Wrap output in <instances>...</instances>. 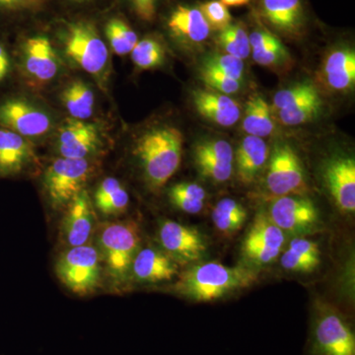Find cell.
<instances>
[{"label": "cell", "mask_w": 355, "mask_h": 355, "mask_svg": "<svg viewBox=\"0 0 355 355\" xmlns=\"http://www.w3.org/2000/svg\"><path fill=\"white\" fill-rule=\"evenodd\" d=\"M183 144V133L170 125L151 128L137 139L135 153L153 190L165 186L179 169Z\"/></svg>", "instance_id": "6da1fadb"}, {"label": "cell", "mask_w": 355, "mask_h": 355, "mask_svg": "<svg viewBox=\"0 0 355 355\" xmlns=\"http://www.w3.org/2000/svg\"><path fill=\"white\" fill-rule=\"evenodd\" d=\"M257 273L245 266H228L218 263H200L182 275L177 291L197 302L216 300L253 284Z\"/></svg>", "instance_id": "7a4b0ae2"}, {"label": "cell", "mask_w": 355, "mask_h": 355, "mask_svg": "<svg viewBox=\"0 0 355 355\" xmlns=\"http://www.w3.org/2000/svg\"><path fill=\"white\" fill-rule=\"evenodd\" d=\"M139 244V230L135 222L103 224L98 235V251L112 279L118 282L127 279Z\"/></svg>", "instance_id": "3957f363"}, {"label": "cell", "mask_w": 355, "mask_h": 355, "mask_svg": "<svg viewBox=\"0 0 355 355\" xmlns=\"http://www.w3.org/2000/svg\"><path fill=\"white\" fill-rule=\"evenodd\" d=\"M67 57L92 76H101L109 62V51L93 23L67 22L62 34Z\"/></svg>", "instance_id": "277c9868"}, {"label": "cell", "mask_w": 355, "mask_h": 355, "mask_svg": "<svg viewBox=\"0 0 355 355\" xmlns=\"http://www.w3.org/2000/svg\"><path fill=\"white\" fill-rule=\"evenodd\" d=\"M101 256L92 245L71 247L60 254L55 265L58 279L78 295L94 291L101 279Z\"/></svg>", "instance_id": "5b68a950"}, {"label": "cell", "mask_w": 355, "mask_h": 355, "mask_svg": "<svg viewBox=\"0 0 355 355\" xmlns=\"http://www.w3.org/2000/svg\"><path fill=\"white\" fill-rule=\"evenodd\" d=\"M92 166L87 159H55L44 172V187L55 209L67 207L84 190Z\"/></svg>", "instance_id": "8992f818"}, {"label": "cell", "mask_w": 355, "mask_h": 355, "mask_svg": "<svg viewBox=\"0 0 355 355\" xmlns=\"http://www.w3.org/2000/svg\"><path fill=\"white\" fill-rule=\"evenodd\" d=\"M308 355H355V335L349 322L335 311H319L313 320Z\"/></svg>", "instance_id": "52a82bcc"}, {"label": "cell", "mask_w": 355, "mask_h": 355, "mask_svg": "<svg viewBox=\"0 0 355 355\" xmlns=\"http://www.w3.org/2000/svg\"><path fill=\"white\" fill-rule=\"evenodd\" d=\"M266 188L275 197L303 196L308 191L300 159L289 144L275 147L266 174Z\"/></svg>", "instance_id": "ba28073f"}, {"label": "cell", "mask_w": 355, "mask_h": 355, "mask_svg": "<svg viewBox=\"0 0 355 355\" xmlns=\"http://www.w3.org/2000/svg\"><path fill=\"white\" fill-rule=\"evenodd\" d=\"M51 125V116L27 100L15 96L0 99V127L32 139L43 137Z\"/></svg>", "instance_id": "9c48e42d"}, {"label": "cell", "mask_w": 355, "mask_h": 355, "mask_svg": "<svg viewBox=\"0 0 355 355\" xmlns=\"http://www.w3.org/2000/svg\"><path fill=\"white\" fill-rule=\"evenodd\" d=\"M286 242V234L265 214L256 216L243 243L245 258L254 265L272 263L279 257Z\"/></svg>", "instance_id": "30bf717a"}, {"label": "cell", "mask_w": 355, "mask_h": 355, "mask_svg": "<svg viewBox=\"0 0 355 355\" xmlns=\"http://www.w3.org/2000/svg\"><path fill=\"white\" fill-rule=\"evenodd\" d=\"M258 16L268 30L288 38L302 36L307 26L304 0H259Z\"/></svg>", "instance_id": "8fae6325"}, {"label": "cell", "mask_w": 355, "mask_h": 355, "mask_svg": "<svg viewBox=\"0 0 355 355\" xmlns=\"http://www.w3.org/2000/svg\"><path fill=\"white\" fill-rule=\"evenodd\" d=\"M158 238L165 253L183 265L200 260L207 251L202 234L195 228L178 222H163L159 227Z\"/></svg>", "instance_id": "7c38bea8"}, {"label": "cell", "mask_w": 355, "mask_h": 355, "mask_svg": "<svg viewBox=\"0 0 355 355\" xmlns=\"http://www.w3.org/2000/svg\"><path fill=\"white\" fill-rule=\"evenodd\" d=\"M21 67L26 76L38 83L53 80L60 69V62L50 39L36 35L20 46Z\"/></svg>", "instance_id": "4fadbf2b"}, {"label": "cell", "mask_w": 355, "mask_h": 355, "mask_svg": "<svg viewBox=\"0 0 355 355\" xmlns=\"http://www.w3.org/2000/svg\"><path fill=\"white\" fill-rule=\"evenodd\" d=\"M268 217L282 229L292 233L311 230L319 222V212L315 203L303 196H284L270 205Z\"/></svg>", "instance_id": "5bb4252c"}, {"label": "cell", "mask_w": 355, "mask_h": 355, "mask_svg": "<svg viewBox=\"0 0 355 355\" xmlns=\"http://www.w3.org/2000/svg\"><path fill=\"white\" fill-rule=\"evenodd\" d=\"M101 146L99 132L93 123L67 119L62 123L58 137V149L64 158L86 159Z\"/></svg>", "instance_id": "9a60e30c"}, {"label": "cell", "mask_w": 355, "mask_h": 355, "mask_svg": "<svg viewBox=\"0 0 355 355\" xmlns=\"http://www.w3.org/2000/svg\"><path fill=\"white\" fill-rule=\"evenodd\" d=\"M324 179L338 209L355 211V161L347 156L331 159L324 168Z\"/></svg>", "instance_id": "2e32d148"}, {"label": "cell", "mask_w": 355, "mask_h": 355, "mask_svg": "<svg viewBox=\"0 0 355 355\" xmlns=\"http://www.w3.org/2000/svg\"><path fill=\"white\" fill-rule=\"evenodd\" d=\"M95 216L87 191H81L67 207L62 222V237L70 248L83 246L94 231Z\"/></svg>", "instance_id": "e0dca14e"}, {"label": "cell", "mask_w": 355, "mask_h": 355, "mask_svg": "<svg viewBox=\"0 0 355 355\" xmlns=\"http://www.w3.org/2000/svg\"><path fill=\"white\" fill-rule=\"evenodd\" d=\"M29 139L0 127V178L17 176L34 161Z\"/></svg>", "instance_id": "ac0fdd59"}, {"label": "cell", "mask_w": 355, "mask_h": 355, "mask_svg": "<svg viewBox=\"0 0 355 355\" xmlns=\"http://www.w3.org/2000/svg\"><path fill=\"white\" fill-rule=\"evenodd\" d=\"M167 28L175 39L188 44H200L209 39L211 29L198 7L178 6L167 19Z\"/></svg>", "instance_id": "d6986e66"}, {"label": "cell", "mask_w": 355, "mask_h": 355, "mask_svg": "<svg viewBox=\"0 0 355 355\" xmlns=\"http://www.w3.org/2000/svg\"><path fill=\"white\" fill-rule=\"evenodd\" d=\"M193 102L200 116L221 127H232L241 116V109L234 99L214 91H193Z\"/></svg>", "instance_id": "ffe728a7"}, {"label": "cell", "mask_w": 355, "mask_h": 355, "mask_svg": "<svg viewBox=\"0 0 355 355\" xmlns=\"http://www.w3.org/2000/svg\"><path fill=\"white\" fill-rule=\"evenodd\" d=\"M130 272L140 282H165L177 275L178 266L165 252L146 248L137 252Z\"/></svg>", "instance_id": "44dd1931"}, {"label": "cell", "mask_w": 355, "mask_h": 355, "mask_svg": "<svg viewBox=\"0 0 355 355\" xmlns=\"http://www.w3.org/2000/svg\"><path fill=\"white\" fill-rule=\"evenodd\" d=\"M323 79L327 86L335 91H349L355 84V53L350 48L331 51L324 60Z\"/></svg>", "instance_id": "7402d4cb"}, {"label": "cell", "mask_w": 355, "mask_h": 355, "mask_svg": "<svg viewBox=\"0 0 355 355\" xmlns=\"http://www.w3.org/2000/svg\"><path fill=\"white\" fill-rule=\"evenodd\" d=\"M237 177L243 184H252L268 159V147L261 137L248 135L236 150Z\"/></svg>", "instance_id": "603a6c76"}, {"label": "cell", "mask_w": 355, "mask_h": 355, "mask_svg": "<svg viewBox=\"0 0 355 355\" xmlns=\"http://www.w3.org/2000/svg\"><path fill=\"white\" fill-rule=\"evenodd\" d=\"M249 37L251 53L257 64L266 67H282L291 62L286 46L268 28L258 26Z\"/></svg>", "instance_id": "cb8c5ba5"}, {"label": "cell", "mask_w": 355, "mask_h": 355, "mask_svg": "<svg viewBox=\"0 0 355 355\" xmlns=\"http://www.w3.org/2000/svg\"><path fill=\"white\" fill-rule=\"evenodd\" d=\"M280 261L289 272H311L321 263V251L317 243L307 239H294Z\"/></svg>", "instance_id": "d4e9b609"}, {"label": "cell", "mask_w": 355, "mask_h": 355, "mask_svg": "<svg viewBox=\"0 0 355 355\" xmlns=\"http://www.w3.org/2000/svg\"><path fill=\"white\" fill-rule=\"evenodd\" d=\"M275 121L270 105L263 96L253 95L247 101L245 108L243 130L252 137H268L275 130Z\"/></svg>", "instance_id": "484cf974"}, {"label": "cell", "mask_w": 355, "mask_h": 355, "mask_svg": "<svg viewBox=\"0 0 355 355\" xmlns=\"http://www.w3.org/2000/svg\"><path fill=\"white\" fill-rule=\"evenodd\" d=\"M96 207L105 216H116L128 209L130 196L116 178L103 180L94 195Z\"/></svg>", "instance_id": "4316f807"}, {"label": "cell", "mask_w": 355, "mask_h": 355, "mask_svg": "<svg viewBox=\"0 0 355 355\" xmlns=\"http://www.w3.org/2000/svg\"><path fill=\"white\" fill-rule=\"evenodd\" d=\"M62 101L71 118L85 121L94 112L95 96L83 81H73L62 93Z\"/></svg>", "instance_id": "83f0119b"}, {"label": "cell", "mask_w": 355, "mask_h": 355, "mask_svg": "<svg viewBox=\"0 0 355 355\" xmlns=\"http://www.w3.org/2000/svg\"><path fill=\"white\" fill-rule=\"evenodd\" d=\"M246 219V209L232 198H223L212 210L214 226L224 234H234L243 227Z\"/></svg>", "instance_id": "f1b7e54d"}, {"label": "cell", "mask_w": 355, "mask_h": 355, "mask_svg": "<svg viewBox=\"0 0 355 355\" xmlns=\"http://www.w3.org/2000/svg\"><path fill=\"white\" fill-rule=\"evenodd\" d=\"M216 43L224 53L239 60H245L251 55L249 34L242 23H231L227 28L218 32Z\"/></svg>", "instance_id": "f546056e"}, {"label": "cell", "mask_w": 355, "mask_h": 355, "mask_svg": "<svg viewBox=\"0 0 355 355\" xmlns=\"http://www.w3.org/2000/svg\"><path fill=\"white\" fill-rule=\"evenodd\" d=\"M169 198L177 209L186 214H197L205 207L207 193L197 184L181 183L170 188Z\"/></svg>", "instance_id": "4dcf8cb0"}, {"label": "cell", "mask_w": 355, "mask_h": 355, "mask_svg": "<svg viewBox=\"0 0 355 355\" xmlns=\"http://www.w3.org/2000/svg\"><path fill=\"white\" fill-rule=\"evenodd\" d=\"M105 34L114 53L125 55L132 53L139 37L135 30L121 18L114 17L105 25Z\"/></svg>", "instance_id": "1f68e13d"}, {"label": "cell", "mask_w": 355, "mask_h": 355, "mask_svg": "<svg viewBox=\"0 0 355 355\" xmlns=\"http://www.w3.org/2000/svg\"><path fill=\"white\" fill-rule=\"evenodd\" d=\"M318 98H321V96L314 84L306 83V81L296 83L291 87L282 89L275 94L273 99V109L275 112L280 110L293 109Z\"/></svg>", "instance_id": "d6a6232c"}, {"label": "cell", "mask_w": 355, "mask_h": 355, "mask_svg": "<svg viewBox=\"0 0 355 355\" xmlns=\"http://www.w3.org/2000/svg\"><path fill=\"white\" fill-rule=\"evenodd\" d=\"M132 60L140 69H153L163 64L165 49L154 38H146L137 42L132 51Z\"/></svg>", "instance_id": "836d02e7"}, {"label": "cell", "mask_w": 355, "mask_h": 355, "mask_svg": "<svg viewBox=\"0 0 355 355\" xmlns=\"http://www.w3.org/2000/svg\"><path fill=\"white\" fill-rule=\"evenodd\" d=\"M48 0H0V22L36 15L46 8Z\"/></svg>", "instance_id": "e575fe53"}, {"label": "cell", "mask_w": 355, "mask_h": 355, "mask_svg": "<svg viewBox=\"0 0 355 355\" xmlns=\"http://www.w3.org/2000/svg\"><path fill=\"white\" fill-rule=\"evenodd\" d=\"M322 106H323V101L321 98H318V99L305 103L296 108L280 110L277 112V116L280 123L284 125L295 127V125H303V123H308L316 118L321 112Z\"/></svg>", "instance_id": "d590c367"}, {"label": "cell", "mask_w": 355, "mask_h": 355, "mask_svg": "<svg viewBox=\"0 0 355 355\" xmlns=\"http://www.w3.org/2000/svg\"><path fill=\"white\" fill-rule=\"evenodd\" d=\"M195 162L200 175L216 182V183L227 182L232 176L233 164L221 162V161L209 157L205 154L196 153V151Z\"/></svg>", "instance_id": "8d00e7d4"}, {"label": "cell", "mask_w": 355, "mask_h": 355, "mask_svg": "<svg viewBox=\"0 0 355 355\" xmlns=\"http://www.w3.org/2000/svg\"><path fill=\"white\" fill-rule=\"evenodd\" d=\"M200 77L207 87L214 92L224 95L235 94L241 88V83L231 78L217 69L202 64Z\"/></svg>", "instance_id": "74e56055"}, {"label": "cell", "mask_w": 355, "mask_h": 355, "mask_svg": "<svg viewBox=\"0 0 355 355\" xmlns=\"http://www.w3.org/2000/svg\"><path fill=\"white\" fill-rule=\"evenodd\" d=\"M198 8L209 23L210 29L214 31L220 32L232 23V16L229 12L228 7L224 6L220 0L203 2Z\"/></svg>", "instance_id": "f35d334b"}, {"label": "cell", "mask_w": 355, "mask_h": 355, "mask_svg": "<svg viewBox=\"0 0 355 355\" xmlns=\"http://www.w3.org/2000/svg\"><path fill=\"white\" fill-rule=\"evenodd\" d=\"M203 64L217 69L240 83L244 78V62L242 60L227 53H216V55H209Z\"/></svg>", "instance_id": "ab89813d"}, {"label": "cell", "mask_w": 355, "mask_h": 355, "mask_svg": "<svg viewBox=\"0 0 355 355\" xmlns=\"http://www.w3.org/2000/svg\"><path fill=\"white\" fill-rule=\"evenodd\" d=\"M195 151L229 164H233L234 161V151L232 146L223 139L200 142L196 146Z\"/></svg>", "instance_id": "60d3db41"}, {"label": "cell", "mask_w": 355, "mask_h": 355, "mask_svg": "<svg viewBox=\"0 0 355 355\" xmlns=\"http://www.w3.org/2000/svg\"><path fill=\"white\" fill-rule=\"evenodd\" d=\"M135 15L144 22H153L156 17L158 0H128Z\"/></svg>", "instance_id": "b9f144b4"}, {"label": "cell", "mask_w": 355, "mask_h": 355, "mask_svg": "<svg viewBox=\"0 0 355 355\" xmlns=\"http://www.w3.org/2000/svg\"><path fill=\"white\" fill-rule=\"evenodd\" d=\"M12 62L6 44L0 40V84L6 81L11 71Z\"/></svg>", "instance_id": "7bdbcfd3"}, {"label": "cell", "mask_w": 355, "mask_h": 355, "mask_svg": "<svg viewBox=\"0 0 355 355\" xmlns=\"http://www.w3.org/2000/svg\"><path fill=\"white\" fill-rule=\"evenodd\" d=\"M222 3L226 6H243L249 3L251 0H220Z\"/></svg>", "instance_id": "ee69618b"}]
</instances>
